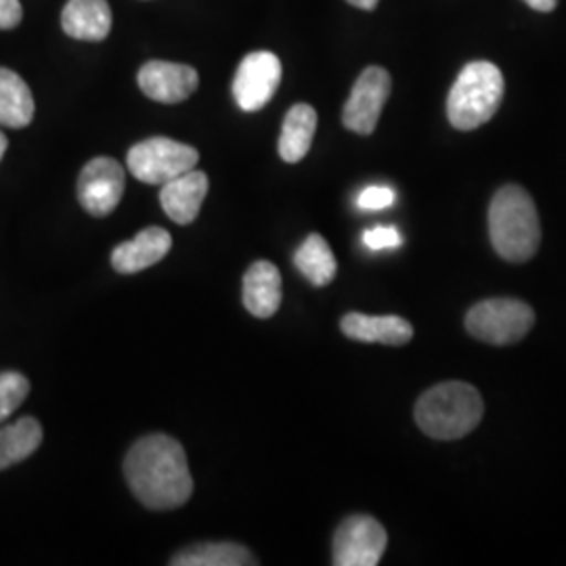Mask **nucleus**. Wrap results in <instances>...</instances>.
<instances>
[{
  "mask_svg": "<svg viewBox=\"0 0 566 566\" xmlns=\"http://www.w3.org/2000/svg\"><path fill=\"white\" fill-rule=\"evenodd\" d=\"M344 336L355 343L403 346L413 338L411 324L397 315H364L348 313L340 322Z\"/></svg>",
  "mask_w": 566,
  "mask_h": 566,
  "instance_id": "14",
  "label": "nucleus"
},
{
  "mask_svg": "<svg viewBox=\"0 0 566 566\" xmlns=\"http://www.w3.org/2000/svg\"><path fill=\"white\" fill-rule=\"evenodd\" d=\"M124 476L149 510H175L189 502L193 476L181 443L168 434H147L130 447Z\"/></svg>",
  "mask_w": 566,
  "mask_h": 566,
  "instance_id": "1",
  "label": "nucleus"
},
{
  "mask_svg": "<svg viewBox=\"0 0 566 566\" xmlns=\"http://www.w3.org/2000/svg\"><path fill=\"white\" fill-rule=\"evenodd\" d=\"M364 243L369 250L380 252V250L399 248L403 243V238H401L399 229H395V227H374V229L365 231Z\"/></svg>",
  "mask_w": 566,
  "mask_h": 566,
  "instance_id": "24",
  "label": "nucleus"
},
{
  "mask_svg": "<svg viewBox=\"0 0 566 566\" xmlns=\"http://www.w3.org/2000/svg\"><path fill=\"white\" fill-rule=\"evenodd\" d=\"M353 7H357V9H364V11H374L376 7H378V2L380 0H348Z\"/></svg>",
  "mask_w": 566,
  "mask_h": 566,
  "instance_id": "27",
  "label": "nucleus"
},
{
  "mask_svg": "<svg viewBox=\"0 0 566 566\" xmlns=\"http://www.w3.org/2000/svg\"><path fill=\"white\" fill-rule=\"evenodd\" d=\"M30 395V382L20 371H2L0 374V424L15 413Z\"/></svg>",
  "mask_w": 566,
  "mask_h": 566,
  "instance_id": "22",
  "label": "nucleus"
},
{
  "mask_svg": "<svg viewBox=\"0 0 566 566\" xmlns=\"http://www.w3.org/2000/svg\"><path fill=\"white\" fill-rule=\"evenodd\" d=\"M61 28L76 41H105L112 30V9L107 0H67L61 13Z\"/></svg>",
  "mask_w": 566,
  "mask_h": 566,
  "instance_id": "16",
  "label": "nucleus"
},
{
  "mask_svg": "<svg viewBox=\"0 0 566 566\" xmlns=\"http://www.w3.org/2000/svg\"><path fill=\"white\" fill-rule=\"evenodd\" d=\"M395 200H397L395 189H390L386 185H374V187H367L359 193L357 206L361 210H386L395 203Z\"/></svg>",
  "mask_w": 566,
  "mask_h": 566,
  "instance_id": "23",
  "label": "nucleus"
},
{
  "mask_svg": "<svg viewBox=\"0 0 566 566\" xmlns=\"http://www.w3.org/2000/svg\"><path fill=\"white\" fill-rule=\"evenodd\" d=\"M172 248V235L163 227H147L130 242H122L112 252V266L122 275H135L164 261Z\"/></svg>",
  "mask_w": 566,
  "mask_h": 566,
  "instance_id": "12",
  "label": "nucleus"
},
{
  "mask_svg": "<svg viewBox=\"0 0 566 566\" xmlns=\"http://www.w3.org/2000/svg\"><path fill=\"white\" fill-rule=\"evenodd\" d=\"M392 81L380 65H369L355 82L348 102L344 103L343 124L357 135H371L390 97Z\"/></svg>",
  "mask_w": 566,
  "mask_h": 566,
  "instance_id": "8",
  "label": "nucleus"
},
{
  "mask_svg": "<svg viewBox=\"0 0 566 566\" xmlns=\"http://www.w3.org/2000/svg\"><path fill=\"white\" fill-rule=\"evenodd\" d=\"M282 82V61L271 51H254L243 57L235 78L233 97L243 112H259L273 99Z\"/></svg>",
  "mask_w": 566,
  "mask_h": 566,
  "instance_id": "9",
  "label": "nucleus"
},
{
  "mask_svg": "<svg viewBox=\"0 0 566 566\" xmlns=\"http://www.w3.org/2000/svg\"><path fill=\"white\" fill-rule=\"evenodd\" d=\"M294 264L315 287L329 285L338 271L336 256L319 233H311L301 243V248L294 254Z\"/></svg>",
  "mask_w": 566,
  "mask_h": 566,
  "instance_id": "21",
  "label": "nucleus"
},
{
  "mask_svg": "<svg viewBox=\"0 0 566 566\" xmlns=\"http://www.w3.org/2000/svg\"><path fill=\"white\" fill-rule=\"evenodd\" d=\"M198 160L200 154L196 147L168 137H151L130 147L126 166L135 179L147 185H164L196 168Z\"/></svg>",
  "mask_w": 566,
  "mask_h": 566,
  "instance_id": "6",
  "label": "nucleus"
},
{
  "mask_svg": "<svg viewBox=\"0 0 566 566\" xmlns=\"http://www.w3.org/2000/svg\"><path fill=\"white\" fill-rule=\"evenodd\" d=\"M42 426L36 418H21L0 428V470L28 460L42 443Z\"/></svg>",
  "mask_w": 566,
  "mask_h": 566,
  "instance_id": "20",
  "label": "nucleus"
},
{
  "mask_svg": "<svg viewBox=\"0 0 566 566\" xmlns=\"http://www.w3.org/2000/svg\"><path fill=\"white\" fill-rule=\"evenodd\" d=\"M242 301L250 315L269 319L282 304V273L269 261H256L243 275Z\"/></svg>",
  "mask_w": 566,
  "mask_h": 566,
  "instance_id": "15",
  "label": "nucleus"
},
{
  "mask_svg": "<svg viewBox=\"0 0 566 566\" xmlns=\"http://www.w3.org/2000/svg\"><path fill=\"white\" fill-rule=\"evenodd\" d=\"M23 11L20 0H0V30H13L20 25Z\"/></svg>",
  "mask_w": 566,
  "mask_h": 566,
  "instance_id": "25",
  "label": "nucleus"
},
{
  "mask_svg": "<svg viewBox=\"0 0 566 566\" xmlns=\"http://www.w3.org/2000/svg\"><path fill=\"white\" fill-rule=\"evenodd\" d=\"M535 325V313L516 298H491L474 304L465 315V329L483 343L495 346L521 343Z\"/></svg>",
  "mask_w": 566,
  "mask_h": 566,
  "instance_id": "5",
  "label": "nucleus"
},
{
  "mask_svg": "<svg viewBox=\"0 0 566 566\" xmlns=\"http://www.w3.org/2000/svg\"><path fill=\"white\" fill-rule=\"evenodd\" d=\"M34 97L20 74L0 67V126L23 128L34 118Z\"/></svg>",
  "mask_w": 566,
  "mask_h": 566,
  "instance_id": "18",
  "label": "nucleus"
},
{
  "mask_svg": "<svg viewBox=\"0 0 566 566\" xmlns=\"http://www.w3.org/2000/svg\"><path fill=\"white\" fill-rule=\"evenodd\" d=\"M124 182L126 175L118 160L105 156L93 158L78 177V202L91 217L103 219L118 208L124 196Z\"/></svg>",
  "mask_w": 566,
  "mask_h": 566,
  "instance_id": "10",
  "label": "nucleus"
},
{
  "mask_svg": "<svg viewBox=\"0 0 566 566\" xmlns=\"http://www.w3.org/2000/svg\"><path fill=\"white\" fill-rule=\"evenodd\" d=\"M388 535L385 526L367 514H355L343 521L334 535V565L376 566L385 556Z\"/></svg>",
  "mask_w": 566,
  "mask_h": 566,
  "instance_id": "7",
  "label": "nucleus"
},
{
  "mask_svg": "<svg viewBox=\"0 0 566 566\" xmlns=\"http://www.w3.org/2000/svg\"><path fill=\"white\" fill-rule=\"evenodd\" d=\"M315 130H317V112L311 105L296 103L294 107H290V112L283 118L282 137H280V156L283 163H301L313 145Z\"/></svg>",
  "mask_w": 566,
  "mask_h": 566,
  "instance_id": "17",
  "label": "nucleus"
},
{
  "mask_svg": "<svg viewBox=\"0 0 566 566\" xmlns=\"http://www.w3.org/2000/svg\"><path fill=\"white\" fill-rule=\"evenodd\" d=\"M7 147H9V142H7V137L0 133V160L4 158V151H7Z\"/></svg>",
  "mask_w": 566,
  "mask_h": 566,
  "instance_id": "28",
  "label": "nucleus"
},
{
  "mask_svg": "<svg viewBox=\"0 0 566 566\" xmlns=\"http://www.w3.org/2000/svg\"><path fill=\"white\" fill-rule=\"evenodd\" d=\"M504 99V76L489 61H472L447 97V116L458 130H474L495 116Z\"/></svg>",
  "mask_w": 566,
  "mask_h": 566,
  "instance_id": "4",
  "label": "nucleus"
},
{
  "mask_svg": "<svg viewBox=\"0 0 566 566\" xmlns=\"http://www.w3.org/2000/svg\"><path fill=\"white\" fill-rule=\"evenodd\" d=\"M420 430L437 441H455L481 424L485 405L481 392L465 382L428 388L413 409Z\"/></svg>",
  "mask_w": 566,
  "mask_h": 566,
  "instance_id": "3",
  "label": "nucleus"
},
{
  "mask_svg": "<svg viewBox=\"0 0 566 566\" xmlns=\"http://www.w3.org/2000/svg\"><path fill=\"white\" fill-rule=\"evenodd\" d=\"M139 88L151 102L181 103L189 99L200 84V76L191 65L170 61H147L139 70Z\"/></svg>",
  "mask_w": 566,
  "mask_h": 566,
  "instance_id": "11",
  "label": "nucleus"
},
{
  "mask_svg": "<svg viewBox=\"0 0 566 566\" xmlns=\"http://www.w3.org/2000/svg\"><path fill=\"white\" fill-rule=\"evenodd\" d=\"M208 177L202 170H187L172 181L164 182L160 191V203L168 219L177 224L193 223L202 210L208 193Z\"/></svg>",
  "mask_w": 566,
  "mask_h": 566,
  "instance_id": "13",
  "label": "nucleus"
},
{
  "mask_svg": "<svg viewBox=\"0 0 566 566\" xmlns=\"http://www.w3.org/2000/svg\"><path fill=\"white\" fill-rule=\"evenodd\" d=\"M489 235L510 263L531 261L542 243V224L533 198L521 185L502 187L489 206Z\"/></svg>",
  "mask_w": 566,
  "mask_h": 566,
  "instance_id": "2",
  "label": "nucleus"
},
{
  "mask_svg": "<svg viewBox=\"0 0 566 566\" xmlns=\"http://www.w3.org/2000/svg\"><path fill=\"white\" fill-rule=\"evenodd\" d=\"M525 2L531 9H535V11H539V13H549V11H554L556 4H558V0H525Z\"/></svg>",
  "mask_w": 566,
  "mask_h": 566,
  "instance_id": "26",
  "label": "nucleus"
},
{
  "mask_svg": "<svg viewBox=\"0 0 566 566\" xmlns=\"http://www.w3.org/2000/svg\"><path fill=\"white\" fill-rule=\"evenodd\" d=\"M172 566H254L259 565L256 556L233 542L223 544H198L185 547L170 560Z\"/></svg>",
  "mask_w": 566,
  "mask_h": 566,
  "instance_id": "19",
  "label": "nucleus"
}]
</instances>
